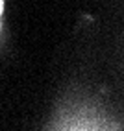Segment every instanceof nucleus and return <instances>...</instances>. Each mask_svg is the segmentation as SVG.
<instances>
[{
	"label": "nucleus",
	"instance_id": "f257e3e1",
	"mask_svg": "<svg viewBox=\"0 0 124 131\" xmlns=\"http://www.w3.org/2000/svg\"><path fill=\"white\" fill-rule=\"evenodd\" d=\"M0 13H2V0H0Z\"/></svg>",
	"mask_w": 124,
	"mask_h": 131
}]
</instances>
